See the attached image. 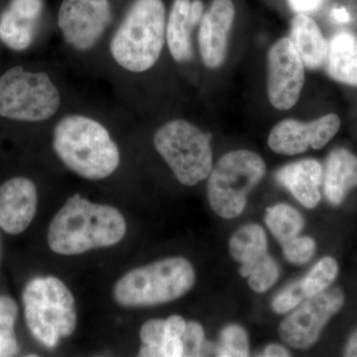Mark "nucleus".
Masks as SVG:
<instances>
[{
  "mask_svg": "<svg viewBox=\"0 0 357 357\" xmlns=\"http://www.w3.org/2000/svg\"><path fill=\"white\" fill-rule=\"evenodd\" d=\"M126 229V220L117 208L75 194L52 220L47 238L54 252L79 255L121 243Z\"/></svg>",
  "mask_w": 357,
  "mask_h": 357,
  "instance_id": "obj_1",
  "label": "nucleus"
},
{
  "mask_svg": "<svg viewBox=\"0 0 357 357\" xmlns=\"http://www.w3.org/2000/svg\"><path fill=\"white\" fill-rule=\"evenodd\" d=\"M53 149L69 170L86 180H103L121 164V152L100 121L83 114H70L53 130Z\"/></svg>",
  "mask_w": 357,
  "mask_h": 357,
  "instance_id": "obj_2",
  "label": "nucleus"
},
{
  "mask_svg": "<svg viewBox=\"0 0 357 357\" xmlns=\"http://www.w3.org/2000/svg\"><path fill=\"white\" fill-rule=\"evenodd\" d=\"M166 41L162 0H134L110 40L112 59L122 69L141 74L158 62Z\"/></svg>",
  "mask_w": 357,
  "mask_h": 357,
  "instance_id": "obj_3",
  "label": "nucleus"
},
{
  "mask_svg": "<svg viewBox=\"0 0 357 357\" xmlns=\"http://www.w3.org/2000/svg\"><path fill=\"white\" fill-rule=\"evenodd\" d=\"M196 272L183 257H170L135 268L116 282L114 297L126 307L166 304L183 297L194 287Z\"/></svg>",
  "mask_w": 357,
  "mask_h": 357,
  "instance_id": "obj_4",
  "label": "nucleus"
},
{
  "mask_svg": "<svg viewBox=\"0 0 357 357\" xmlns=\"http://www.w3.org/2000/svg\"><path fill=\"white\" fill-rule=\"evenodd\" d=\"M22 302L28 328L44 347L53 349L76 331V301L57 277L33 279L23 291Z\"/></svg>",
  "mask_w": 357,
  "mask_h": 357,
  "instance_id": "obj_5",
  "label": "nucleus"
},
{
  "mask_svg": "<svg viewBox=\"0 0 357 357\" xmlns=\"http://www.w3.org/2000/svg\"><path fill=\"white\" fill-rule=\"evenodd\" d=\"M265 174L264 160L255 152L243 149L223 155L208 176L211 210L227 220L241 215L249 192L261 182Z\"/></svg>",
  "mask_w": 357,
  "mask_h": 357,
  "instance_id": "obj_6",
  "label": "nucleus"
},
{
  "mask_svg": "<svg viewBox=\"0 0 357 357\" xmlns=\"http://www.w3.org/2000/svg\"><path fill=\"white\" fill-rule=\"evenodd\" d=\"M154 146L181 184L195 185L208 178L213 167L210 137L191 122L174 119L154 134Z\"/></svg>",
  "mask_w": 357,
  "mask_h": 357,
  "instance_id": "obj_7",
  "label": "nucleus"
},
{
  "mask_svg": "<svg viewBox=\"0 0 357 357\" xmlns=\"http://www.w3.org/2000/svg\"><path fill=\"white\" fill-rule=\"evenodd\" d=\"M62 96L48 74L29 72L20 66L0 77V116L13 121L41 122L60 109Z\"/></svg>",
  "mask_w": 357,
  "mask_h": 357,
  "instance_id": "obj_8",
  "label": "nucleus"
},
{
  "mask_svg": "<svg viewBox=\"0 0 357 357\" xmlns=\"http://www.w3.org/2000/svg\"><path fill=\"white\" fill-rule=\"evenodd\" d=\"M344 295L340 288L317 294L291 312L279 326V335L290 347L307 349L318 342L331 319L342 310Z\"/></svg>",
  "mask_w": 357,
  "mask_h": 357,
  "instance_id": "obj_9",
  "label": "nucleus"
},
{
  "mask_svg": "<svg viewBox=\"0 0 357 357\" xmlns=\"http://www.w3.org/2000/svg\"><path fill=\"white\" fill-rule=\"evenodd\" d=\"M112 20L109 0H63L58 27L66 43L79 52L91 50Z\"/></svg>",
  "mask_w": 357,
  "mask_h": 357,
  "instance_id": "obj_10",
  "label": "nucleus"
},
{
  "mask_svg": "<svg viewBox=\"0 0 357 357\" xmlns=\"http://www.w3.org/2000/svg\"><path fill=\"white\" fill-rule=\"evenodd\" d=\"M305 84V65L289 37L268 52L267 93L275 109L288 110L299 100Z\"/></svg>",
  "mask_w": 357,
  "mask_h": 357,
  "instance_id": "obj_11",
  "label": "nucleus"
},
{
  "mask_svg": "<svg viewBox=\"0 0 357 357\" xmlns=\"http://www.w3.org/2000/svg\"><path fill=\"white\" fill-rule=\"evenodd\" d=\"M340 126V116L335 114L311 122L285 119L270 131L268 145L275 153L290 156L304 153L310 147L321 149L337 135Z\"/></svg>",
  "mask_w": 357,
  "mask_h": 357,
  "instance_id": "obj_12",
  "label": "nucleus"
},
{
  "mask_svg": "<svg viewBox=\"0 0 357 357\" xmlns=\"http://www.w3.org/2000/svg\"><path fill=\"white\" fill-rule=\"evenodd\" d=\"M236 16L231 0H213L199 22V47L204 66L217 69L225 62L227 37Z\"/></svg>",
  "mask_w": 357,
  "mask_h": 357,
  "instance_id": "obj_13",
  "label": "nucleus"
},
{
  "mask_svg": "<svg viewBox=\"0 0 357 357\" xmlns=\"http://www.w3.org/2000/svg\"><path fill=\"white\" fill-rule=\"evenodd\" d=\"M38 195L29 178L15 177L0 185V227L8 234H22L36 215Z\"/></svg>",
  "mask_w": 357,
  "mask_h": 357,
  "instance_id": "obj_14",
  "label": "nucleus"
},
{
  "mask_svg": "<svg viewBox=\"0 0 357 357\" xmlns=\"http://www.w3.org/2000/svg\"><path fill=\"white\" fill-rule=\"evenodd\" d=\"M324 169L314 159H304L282 167L276 174L279 184L285 187L302 206L314 208L321 201L319 187L323 184Z\"/></svg>",
  "mask_w": 357,
  "mask_h": 357,
  "instance_id": "obj_15",
  "label": "nucleus"
},
{
  "mask_svg": "<svg viewBox=\"0 0 357 357\" xmlns=\"http://www.w3.org/2000/svg\"><path fill=\"white\" fill-rule=\"evenodd\" d=\"M326 198L333 206L342 203L357 187V157L345 148L333 150L326 159L323 178Z\"/></svg>",
  "mask_w": 357,
  "mask_h": 357,
  "instance_id": "obj_16",
  "label": "nucleus"
},
{
  "mask_svg": "<svg viewBox=\"0 0 357 357\" xmlns=\"http://www.w3.org/2000/svg\"><path fill=\"white\" fill-rule=\"evenodd\" d=\"M305 67L318 70L326 64L328 41L316 21L307 14L298 13L291 23L290 37Z\"/></svg>",
  "mask_w": 357,
  "mask_h": 357,
  "instance_id": "obj_17",
  "label": "nucleus"
},
{
  "mask_svg": "<svg viewBox=\"0 0 357 357\" xmlns=\"http://www.w3.org/2000/svg\"><path fill=\"white\" fill-rule=\"evenodd\" d=\"M191 3V0H174L166 22L167 45L177 63L192 58V31L199 23L192 17Z\"/></svg>",
  "mask_w": 357,
  "mask_h": 357,
  "instance_id": "obj_18",
  "label": "nucleus"
},
{
  "mask_svg": "<svg viewBox=\"0 0 357 357\" xmlns=\"http://www.w3.org/2000/svg\"><path fill=\"white\" fill-rule=\"evenodd\" d=\"M325 67L335 81L357 86V37L349 32L333 35L328 41Z\"/></svg>",
  "mask_w": 357,
  "mask_h": 357,
  "instance_id": "obj_19",
  "label": "nucleus"
},
{
  "mask_svg": "<svg viewBox=\"0 0 357 357\" xmlns=\"http://www.w3.org/2000/svg\"><path fill=\"white\" fill-rule=\"evenodd\" d=\"M229 246L230 255L236 262L252 264L267 255V236L260 225H245L232 236Z\"/></svg>",
  "mask_w": 357,
  "mask_h": 357,
  "instance_id": "obj_20",
  "label": "nucleus"
},
{
  "mask_svg": "<svg viewBox=\"0 0 357 357\" xmlns=\"http://www.w3.org/2000/svg\"><path fill=\"white\" fill-rule=\"evenodd\" d=\"M265 222L275 238L281 244L299 236L304 227L302 215L286 204H278L268 208Z\"/></svg>",
  "mask_w": 357,
  "mask_h": 357,
  "instance_id": "obj_21",
  "label": "nucleus"
},
{
  "mask_svg": "<svg viewBox=\"0 0 357 357\" xmlns=\"http://www.w3.org/2000/svg\"><path fill=\"white\" fill-rule=\"evenodd\" d=\"M34 25L6 9L0 16V40L11 50L24 51L34 39Z\"/></svg>",
  "mask_w": 357,
  "mask_h": 357,
  "instance_id": "obj_22",
  "label": "nucleus"
},
{
  "mask_svg": "<svg viewBox=\"0 0 357 357\" xmlns=\"http://www.w3.org/2000/svg\"><path fill=\"white\" fill-rule=\"evenodd\" d=\"M239 273L248 279L249 287L257 293L266 292L273 287L280 275L276 260L268 253L252 264L241 265Z\"/></svg>",
  "mask_w": 357,
  "mask_h": 357,
  "instance_id": "obj_23",
  "label": "nucleus"
},
{
  "mask_svg": "<svg viewBox=\"0 0 357 357\" xmlns=\"http://www.w3.org/2000/svg\"><path fill=\"white\" fill-rule=\"evenodd\" d=\"M18 306L8 296H0V356H15L20 352L15 326Z\"/></svg>",
  "mask_w": 357,
  "mask_h": 357,
  "instance_id": "obj_24",
  "label": "nucleus"
},
{
  "mask_svg": "<svg viewBox=\"0 0 357 357\" xmlns=\"http://www.w3.org/2000/svg\"><path fill=\"white\" fill-rule=\"evenodd\" d=\"M337 262L333 257H324L319 260L301 280L306 299L330 287L331 284L337 278Z\"/></svg>",
  "mask_w": 357,
  "mask_h": 357,
  "instance_id": "obj_25",
  "label": "nucleus"
},
{
  "mask_svg": "<svg viewBox=\"0 0 357 357\" xmlns=\"http://www.w3.org/2000/svg\"><path fill=\"white\" fill-rule=\"evenodd\" d=\"M140 347L138 356L143 357L162 356V345L167 337L166 319H152L145 321L140 330Z\"/></svg>",
  "mask_w": 357,
  "mask_h": 357,
  "instance_id": "obj_26",
  "label": "nucleus"
},
{
  "mask_svg": "<svg viewBox=\"0 0 357 357\" xmlns=\"http://www.w3.org/2000/svg\"><path fill=\"white\" fill-rule=\"evenodd\" d=\"M217 356L222 357L248 356L249 344L248 333L238 325L225 326L220 333Z\"/></svg>",
  "mask_w": 357,
  "mask_h": 357,
  "instance_id": "obj_27",
  "label": "nucleus"
},
{
  "mask_svg": "<svg viewBox=\"0 0 357 357\" xmlns=\"http://www.w3.org/2000/svg\"><path fill=\"white\" fill-rule=\"evenodd\" d=\"M283 255L286 260L295 265H303L311 260L316 252V241L311 237L296 236L284 244Z\"/></svg>",
  "mask_w": 357,
  "mask_h": 357,
  "instance_id": "obj_28",
  "label": "nucleus"
},
{
  "mask_svg": "<svg viewBox=\"0 0 357 357\" xmlns=\"http://www.w3.org/2000/svg\"><path fill=\"white\" fill-rule=\"evenodd\" d=\"M304 299H306V297L303 292L302 283L300 280L277 295L272 303V307L278 314H287L297 307Z\"/></svg>",
  "mask_w": 357,
  "mask_h": 357,
  "instance_id": "obj_29",
  "label": "nucleus"
},
{
  "mask_svg": "<svg viewBox=\"0 0 357 357\" xmlns=\"http://www.w3.org/2000/svg\"><path fill=\"white\" fill-rule=\"evenodd\" d=\"M181 340L184 347V356H199L204 344L203 326L196 321H189Z\"/></svg>",
  "mask_w": 357,
  "mask_h": 357,
  "instance_id": "obj_30",
  "label": "nucleus"
},
{
  "mask_svg": "<svg viewBox=\"0 0 357 357\" xmlns=\"http://www.w3.org/2000/svg\"><path fill=\"white\" fill-rule=\"evenodd\" d=\"M43 0H11L9 10L23 18L36 22L43 11Z\"/></svg>",
  "mask_w": 357,
  "mask_h": 357,
  "instance_id": "obj_31",
  "label": "nucleus"
},
{
  "mask_svg": "<svg viewBox=\"0 0 357 357\" xmlns=\"http://www.w3.org/2000/svg\"><path fill=\"white\" fill-rule=\"evenodd\" d=\"M185 328H187V321L178 314H174V316L169 317L166 319L167 337H168V340H170V338H181L185 332Z\"/></svg>",
  "mask_w": 357,
  "mask_h": 357,
  "instance_id": "obj_32",
  "label": "nucleus"
},
{
  "mask_svg": "<svg viewBox=\"0 0 357 357\" xmlns=\"http://www.w3.org/2000/svg\"><path fill=\"white\" fill-rule=\"evenodd\" d=\"M288 1L291 8L297 14L314 13L323 3V0H288Z\"/></svg>",
  "mask_w": 357,
  "mask_h": 357,
  "instance_id": "obj_33",
  "label": "nucleus"
},
{
  "mask_svg": "<svg viewBox=\"0 0 357 357\" xmlns=\"http://www.w3.org/2000/svg\"><path fill=\"white\" fill-rule=\"evenodd\" d=\"M162 356L180 357L184 356V347L181 338H170L162 345Z\"/></svg>",
  "mask_w": 357,
  "mask_h": 357,
  "instance_id": "obj_34",
  "label": "nucleus"
},
{
  "mask_svg": "<svg viewBox=\"0 0 357 357\" xmlns=\"http://www.w3.org/2000/svg\"><path fill=\"white\" fill-rule=\"evenodd\" d=\"M264 356L268 357H285L290 356V354L285 347L278 344H270L265 349Z\"/></svg>",
  "mask_w": 357,
  "mask_h": 357,
  "instance_id": "obj_35",
  "label": "nucleus"
},
{
  "mask_svg": "<svg viewBox=\"0 0 357 357\" xmlns=\"http://www.w3.org/2000/svg\"><path fill=\"white\" fill-rule=\"evenodd\" d=\"M344 356L357 357V331L349 338L347 347H345Z\"/></svg>",
  "mask_w": 357,
  "mask_h": 357,
  "instance_id": "obj_36",
  "label": "nucleus"
},
{
  "mask_svg": "<svg viewBox=\"0 0 357 357\" xmlns=\"http://www.w3.org/2000/svg\"><path fill=\"white\" fill-rule=\"evenodd\" d=\"M332 16L333 20L338 21V22L345 23L351 20V15L344 7L333 9Z\"/></svg>",
  "mask_w": 357,
  "mask_h": 357,
  "instance_id": "obj_37",
  "label": "nucleus"
},
{
  "mask_svg": "<svg viewBox=\"0 0 357 357\" xmlns=\"http://www.w3.org/2000/svg\"><path fill=\"white\" fill-rule=\"evenodd\" d=\"M0 253H1V248H0Z\"/></svg>",
  "mask_w": 357,
  "mask_h": 357,
  "instance_id": "obj_38",
  "label": "nucleus"
}]
</instances>
